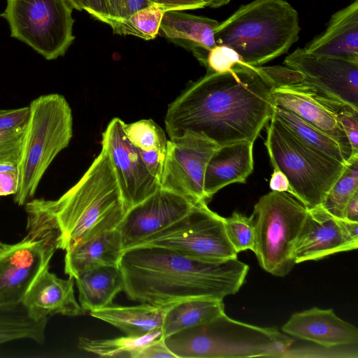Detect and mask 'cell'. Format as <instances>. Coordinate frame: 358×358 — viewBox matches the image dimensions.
<instances>
[{
    "mask_svg": "<svg viewBox=\"0 0 358 358\" xmlns=\"http://www.w3.org/2000/svg\"><path fill=\"white\" fill-rule=\"evenodd\" d=\"M274 86L262 66L246 64L223 73H206L168 106L170 138L199 134L219 146L254 143L273 113Z\"/></svg>",
    "mask_w": 358,
    "mask_h": 358,
    "instance_id": "1",
    "label": "cell"
},
{
    "mask_svg": "<svg viewBox=\"0 0 358 358\" xmlns=\"http://www.w3.org/2000/svg\"><path fill=\"white\" fill-rule=\"evenodd\" d=\"M119 267L129 299L162 308L189 299L223 300L238 292L249 271L237 258L204 262L155 246L124 250Z\"/></svg>",
    "mask_w": 358,
    "mask_h": 358,
    "instance_id": "2",
    "label": "cell"
},
{
    "mask_svg": "<svg viewBox=\"0 0 358 358\" xmlns=\"http://www.w3.org/2000/svg\"><path fill=\"white\" fill-rule=\"evenodd\" d=\"M27 227L50 231L57 249L68 250L103 231L116 229L127 208L104 147L82 178L57 200L25 204Z\"/></svg>",
    "mask_w": 358,
    "mask_h": 358,
    "instance_id": "3",
    "label": "cell"
},
{
    "mask_svg": "<svg viewBox=\"0 0 358 358\" xmlns=\"http://www.w3.org/2000/svg\"><path fill=\"white\" fill-rule=\"evenodd\" d=\"M298 12L285 0L241 6L214 31L217 45L233 48L245 64L262 66L286 53L299 39Z\"/></svg>",
    "mask_w": 358,
    "mask_h": 358,
    "instance_id": "4",
    "label": "cell"
},
{
    "mask_svg": "<svg viewBox=\"0 0 358 358\" xmlns=\"http://www.w3.org/2000/svg\"><path fill=\"white\" fill-rule=\"evenodd\" d=\"M164 341L176 358L282 357L294 343L275 327L240 322L225 313Z\"/></svg>",
    "mask_w": 358,
    "mask_h": 358,
    "instance_id": "5",
    "label": "cell"
},
{
    "mask_svg": "<svg viewBox=\"0 0 358 358\" xmlns=\"http://www.w3.org/2000/svg\"><path fill=\"white\" fill-rule=\"evenodd\" d=\"M29 106L30 116L17 165L19 187L14 196L18 206L32 199L46 170L73 136L72 112L64 96L42 95Z\"/></svg>",
    "mask_w": 358,
    "mask_h": 358,
    "instance_id": "6",
    "label": "cell"
},
{
    "mask_svg": "<svg viewBox=\"0 0 358 358\" xmlns=\"http://www.w3.org/2000/svg\"><path fill=\"white\" fill-rule=\"evenodd\" d=\"M264 145L273 168L285 175L291 194L307 209L322 203L347 164L306 145L273 115Z\"/></svg>",
    "mask_w": 358,
    "mask_h": 358,
    "instance_id": "7",
    "label": "cell"
},
{
    "mask_svg": "<svg viewBox=\"0 0 358 358\" xmlns=\"http://www.w3.org/2000/svg\"><path fill=\"white\" fill-rule=\"evenodd\" d=\"M308 213L287 192L271 191L261 196L251 215L255 227L253 252L261 267L284 277L294 267V249Z\"/></svg>",
    "mask_w": 358,
    "mask_h": 358,
    "instance_id": "8",
    "label": "cell"
},
{
    "mask_svg": "<svg viewBox=\"0 0 358 358\" xmlns=\"http://www.w3.org/2000/svg\"><path fill=\"white\" fill-rule=\"evenodd\" d=\"M73 8L68 0H6L1 17L11 37L53 60L64 56L75 39Z\"/></svg>",
    "mask_w": 358,
    "mask_h": 358,
    "instance_id": "9",
    "label": "cell"
},
{
    "mask_svg": "<svg viewBox=\"0 0 358 358\" xmlns=\"http://www.w3.org/2000/svg\"><path fill=\"white\" fill-rule=\"evenodd\" d=\"M137 246H155L204 262L237 258L226 233L224 217L206 203H196L184 216L141 241Z\"/></svg>",
    "mask_w": 358,
    "mask_h": 358,
    "instance_id": "10",
    "label": "cell"
},
{
    "mask_svg": "<svg viewBox=\"0 0 358 358\" xmlns=\"http://www.w3.org/2000/svg\"><path fill=\"white\" fill-rule=\"evenodd\" d=\"M57 250L53 233L27 229L18 243L0 252V305L21 303Z\"/></svg>",
    "mask_w": 358,
    "mask_h": 358,
    "instance_id": "11",
    "label": "cell"
},
{
    "mask_svg": "<svg viewBox=\"0 0 358 358\" xmlns=\"http://www.w3.org/2000/svg\"><path fill=\"white\" fill-rule=\"evenodd\" d=\"M218 147L208 138L192 133L168 140L159 187L194 203H207L203 189L205 171Z\"/></svg>",
    "mask_w": 358,
    "mask_h": 358,
    "instance_id": "12",
    "label": "cell"
},
{
    "mask_svg": "<svg viewBox=\"0 0 358 358\" xmlns=\"http://www.w3.org/2000/svg\"><path fill=\"white\" fill-rule=\"evenodd\" d=\"M284 64L304 76L303 83L358 110V62L313 55L298 48Z\"/></svg>",
    "mask_w": 358,
    "mask_h": 358,
    "instance_id": "13",
    "label": "cell"
},
{
    "mask_svg": "<svg viewBox=\"0 0 358 358\" xmlns=\"http://www.w3.org/2000/svg\"><path fill=\"white\" fill-rule=\"evenodd\" d=\"M124 124L121 119L113 118L102 133L101 143L109 156L127 211L160 187L146 169L138 150L127 138Z\"/></svg>",
    "mask_w": 358,
    "mask_h": 358,
    "instance_id": "14",
    "label": "cell"
},
{
    "mask_svg": "<svg viewBox=\"0 0 358 358\" xmlns=\"http://www.w3.org/2000/svg\"><path fill=\"white\" fill-rule=\"evenodd\" d=\"M196 203L182 195L159 187L147 199L127 210L116 227L123 250L136 246L169 226L187 213Z\"/></svg>",
    "mask_w": 358,
    "mask_h": 358,
    "instance_id": "15",
    "label": "cell"
},
{
    "mask_svg": "<svg viewBox=\"0 0 358 358\" xmlns=\"http://www.w3.org/2000/svg\"><path fill=\"white\" fill-rule=\"evenodd\" d=\"M274 106L284 108L336 139L341 146L348 162L352 150L338 119L345 105L322 94L302 82L273 89L271 94Z\"/></svg>",
    "mask_w": 358,
    "mask_h": 358,
    "instance_id": "16",
    "label": "cell"
},
{
    "mask_svg": "<svg viewBox=\"0 0 358 358\" xmlns=\"http://www.w3.org/2000/svg\"><path fill=\"white\" fill-rule=\"evenodd\" d=\"M358 241L349 234L345 220L337 219L320 206L308 209L294 249L295 264L318 260L332 254L357 249Z\"/></svg>",
    "mask_w": 358,
    "mask_h": 358,
    "instance_id": "17",
    "label": "cell"
},
{
    "mask_svg": "<svg viewBox=\"0 0 358 358\" xmlns=\"http://www.w3.org/2000/svg\"><path fill=\"white\" fill-rule=\"evenodd\" d=\"M286 334L324 348L357 345L358 329L333 309L313 307L294 313L282 327Z\"/></svg>",
    "mask_w": 358,
    "mask_h": 358,
    "instance_id": "18",
    "label": "cell"
},
{
    "mask_svg": "<svg viewBox=\"0 0 358 358\" xmlns=\"http://www.w3.org/2000/svg\"><path fill=\"white\" fill-rule=\"evenodd\" d=\"M21 303L36 321L57 314L77 316L85 313L76 299L74 278H58L49 271V265L34 281Z\"/></svg>",
    "mask_w": 358,
    "mask_h": 358,
    "instance_id": "19",
    "label": "cell"
},
{
    "mask_svg": "<svg viewBox=\"0 0 358 358\" xmlns=\"http://www.w3.org/2000/svg\"><path fill=\"white\" fill-rule=\"evenodd\" d=\"M253 144L240 141L219 146L215 150L204 176L203 189L208 201L228 185L245 182L253 171Z\"/></svg>",
    "mask_w": 358,
    "mask_h": 358,
    "instance_id": "20",
    "label": "cell"
},
{
    "mask_svg": "<svg viewBox=\"0 0 358 358\" xmlns=\"http://www.w3.org/2000/svg\"><path fill=\"white\" fill-rule=\"evenodd\" d=\"M303 48L313 55L358 62V0L334 13L326 29Z\"/></svg>",
    "mask_w": 358,
    "mask_h": 358,
    "instance_id": "21",
    "label": "cell"
},
{
    "mask_svg": "<svg viewBox=\"0 0 358 358\" xmlns=\"http://www.w3.org/2000/svg\"><path fill=\"white\" fill-rule=\"evenodd\" d=\"M184 11H166L161 21L159 34L192 53L208 52L217 45L214 31L219 22L214 19Z\"/></svg>",
    "mask_w": 358,
    "mask_h": 358,
    "instance_id": "22",
    "label": "cell"
},
{
    "mask_svg": "<svg viewBox=\"0 0 358 358\" xmlns=\"http://www.w3.org/2000/svg\"><path fill=\"white\" fill-rule=\"evenodd\" d=\"M123 252L119 231L116 229L103 231L66 251L64 272L74 278L94 267L119 266Z\"/></svg>",
    "mask_w": 358,
    "mask_h": 358,
    "instance_id": "23",
    "label": "cell"
},
{
    "mask_svg": "<svg viewBox=\"0 0 358 358\" xmlns=\"http://www.w3.org/2000/svg\"><path fill=\"white\" fill-rule=\"evenodd\" d=\"M79 303L83 310L92 311L113 303L124 289V278L119 266H101L87 269L74 278Z\"/></svg>",
    "mask_w": 358,
    "mask_h": 358,
    "instance_id": "24",
    "label": "cell"
},
{
    "mask_svg": "<svg viewBox=\"0 0 358 358\" xmlns=\"http://www.w3.org/2000/svg\"><path fill=\"white\" fill-rule=\"evenodd\" d=\"M164 308L148 303L133 306L110 304L90 312L91 316L104 321L127 336H141L162 329Z\"/></svg>",
    "mask_w": 358,
    "mask_h": 358,
    "instance_id": "25",
    "label": "cell"
},
{
    "mask_svg": "<svg viewBox=\"0 0 358 358\" xmlns=\"http://www.w3.org/2000/svg\"><path fill=\"white\" fill-rule=\"evenodd\" d=\"M224 313L223 300L189 299L164 308L162 327L166 338L187 328L202 324Z\"/></svg>",
    "mask_w": 358,
    "mask_h": 358,
    "instance_id": "26",
    "label": "cell"
},
{
    "mask_svg": "<svg viewBox=\"0 0 358 358\" xmlns=\"http://www.w3.org/2000/svg\"><path fill=\"white\" fill-rule=\"evenodd\" d=\"M48 321L31 318L22 303L0 305V345L22 339L43 344Z\"/></svg>",
    "mask_w": 358,
    "mask_h": 358,
    "instance_id": "27",
    "label": "cell"
},
{
    "mask_svg": "<svg viewBox=\"0 0 358 358\" xmlns=\"http://www.w3.org/2000/svg\"><path fill=\"white\" fill-rule=\"evenodd\" d=\"M273 115L306 145L337 161L348 163L341 146L330 135L280 107L274 106Z\"/></svg>",
    "mask_w": 358,
    "mask_h": 358,
    "instance_id": "28",
    "label": "cell"
},
{
    "mask_svg": "<svg viewBox=\"0 0 358 358\" xmlns=\"http://www.w3.org/2000/svg\"><path fill=\"white\" fill-rule=\"evenodd\" d=\"M162 336V329L151 331L141 336H125L114 338H79L78 347L83 350L106 357H129L141 348Z\"/></svg>",
    "mask_w": 358,
    "mask_h": 358,
    "instance_id": "29",
    "label": "cell"
},
{
    "mask_svg": "<svg viewBox=\"0 0 358 358\" xmlns=\"http://www.w3.org/2000/svg\"><path fill=\"white\" fill-rule=\"evenodd\" d=\"M165 7L154 3L139 10L127 18L121 20H108L113 32L118 35H130L145 41L152 40L159 34Z\"/></svg>",
    "mask_w": 358,
    "mask_h": 358,
    "instance_id": "30",
    "label": "cell"
},
{
    "mask_svg": "<svg viewBox=\"0 0 358 358\" xmlns=\"http://www.w3.org/2000/svg\"><path fill=\"white\" fill-rule=\"evenodd\" d=\"M357 192L358 155L351 157L320 206L333 217L345 220L346 206Z\"/></svg>",
    "mask_w": 358,
    "mask_h": 358,
    "instance_id": "31",
    "label": "cell"
},
{
    "mask_svg": "<svg viewBox=\"0 0 358 358\" xmlns=\"http://www.w3.org/2000/svg\"><path fill=\"white\" fill-rule=\"evenodd\" d=\"M124 133L137 149L166 155L167 142L163 129L151 119H143L124 124Z\"/></svg>",
    "mask_w": 358,
    "mask_h": 358,
    "instance_id": "32",
    "label": "cell"
},
{
    "mask_svg": "<svg viewBox=\"0 0 358 358\" xmlns=\"http://www.w3.org/2000/svg\"><path fill=\"white\" fill-rule=\"evenodd\" d=\"M224 221L227 237L234 250L237 253L253 250L255 227L252 216L234 212L230 217H224Z\"/></svg>",
    "mask_w": 358,
    "mask_h": 358,
    "instance_id": "33",
    "label": "cell"
},
{
    "mask_svg": "<svg viewBox=\"0 0 358 358\" xmlns=\"http://www.w3.org/2000/svg\"><path fill=\"white\" fill-rule=\"evenodd\" d=\"M27 126L14 129L0 130V166L19 164Z\"/></svg>",
    "mask_w": 358,
    "mask_h": 358,
    "instance_id": "34",
    "label": "cell"
},
{
    "mask_svg": "<svg viewBox=\"0 0 358 358\" xmlns=\"http://www.w3.org/2000/svg\"><path fill=\"white\" fill-rule=\"evenodd\" d=\"M245 64L240 55L224 45H216L210 50L201 64L206 73H223Z\"/></svg>",
    "mask_w": 358,
    "mask_h": 358,
    "instance_id": "35",
    "label": "cell"
},
{
    "mask_svg": "<svg viewBox=\"0 0 358 358\" xmlns=\"http://www.w3.org/2000/svg\"><path fill=\"white\" fill-rule=\"evenodd\" d=\"M108 20H121L155 3V0H106Z\"/></svg>",
    "mask_w": 358,
    "mask_h": 358,
    "instance_id": "36",
    "label": "cell"
},
{
    "mask_svg": "<svg viewBox=\"0 0 358 358\" xmlns=\"http://www.w3.org/2000/svg\"><path fill=\"white\" fill-rule=\"evenodd\" d=\"M338 122L352 150V157L358 155V110L344 106L338 114Z\"/></svg>",
    "mask_w": 358,
    "mask_h": 358,
    "instance_id": "37",
    "label": "cell"
},
{
    "mask_svg": "<svg viewBox=\"0 0 358 358\" xmlns=\"http://www.w3.org/2000/svg\"><path fill=\"white\" fill-rule=\"evenodd\" d=\"M262 67L273 83L274 89L298 84L302 83L304 79L303 73L288 66H272Z\"/></svg>",
    "mask_w": 358,
    "mask_h": 358,
    "instance_id": "38",
    "label": "cell"
},
{
    "mask_svg": "<svg viewBox=\"0 0 358 358\" xmlns=\"http://www.w3.org/2000/svg\"><path fill=\"white\" fill-rule=\"evenodd\" d=\"M29 116V106L15 109H0V130L24 127L27 125Z\"/></svg>",
    "mask_w": 358,
    "mask_h": 358,
    "instance_id": "39",
    "label": "cell"
},
{
    "mask_svg": "<svg viewBox=\"0 0 358 358\" xmlns=\"http://www.w3.org/2000/svg\"><path fill=\"white\" fill-rule=\"evenodd\" d=\"M176 358L166 345L164 338L155 340L141 348L134 358Z\"/></svg>",
    "mask_w": 358,
    "mask_h": 358,
    "instance_id": "40",
    "label": "cell"
},
{
    "mask_svg": "<svg viewBox=\"0 0 358 358\" xmlns=\"http://www.w3.org/2000/svg\"><path fill=\"white\" fill-rule=\"evenodd\" d=\"M19 187L17 166L0 169V196L15 194Z\"/></svg>",
    "mask_w": 358,
    "mask_h": 358,
    "instance_id": "41",
    "label": "cell"
},
{
    "mask_svg": "<svg viewBox=\"0 0 358 358\" xmlns=\"http://www.w3.org/2000/svg\"><path fill=\"white\" fill-rule=\"evenodd\" d=\"M138 151L146 169L157 180L159 184L163 172L165 155L155 151L141 150H138Z\"/></svg>",
    "mask_w": 358,
    "mask_h": 358,
    "instance_id": "42",
    "label": "cell"
},
{
    "mask_svg": "<svg viewBox=\"0 0 358 358\" xmlns=\"http://www.w3.org/2000/svg\"><path fill=\"white\" fill-rule=\"evenodd\" d=\"M167 10H187L207 7L206 0H155Z\"/></svg>",
    "mask_w": 358,
    "mask_h": 358,
    "instance_id": "43",
    "label": "cell"
},
{
    "mask_svg": "<svg viewBox=\"0 0 358 358\" xmlns=\"http://www.w3.org/2000/svg\"><path fill=\"white\" fill-rule=\"evenodd\" d=\"M85 9L90 15L102 22L108 18L106 0H85Z\"/></svg>",
    "mask_w": 358,
    "mask_h": 358,
    "instance_id": "44",
    "label": "cell"
},
{
    "mask_svg": "<svg viewBox=\"0 0 358 358\" xmlns=\"http://www.w3.org/2000/svg\"><path fill=\"white\" fill-rule=\"evenodd\" d=\"M269 187L272 191L287 192L291 194V188L287 178L280 171L273 169Z\"/></svg>",
    "mask_w": 358,
    "mask_h": 358,
    "instance_id": "45",
    "label": "cell"
},
{
    "mask_svg": "<svg viewBox=\"0 0 358 358\" xmlns=\"http://www.w3.org/2000/svg\"><path fill=\"white\" fill-rule=\"evenodd\" d=\"M345 220L358 222V192L355 194L346 206Z\"/></svg>",
    "mask_w": 358,
    "mask_h": 358,
    "instance_id": "46",
    "label": "cell"
},
{
    "mask_svg": "<svg viewBox=\"0 0 358 358\" xmlns=\"http://www.w3.org/2000/svg\"><path fill=\"white\" fill-rule=\"evenodd\" d=\"M231 0H206L207 7L210 8H219L227 5L230 2Z\"/></svg>",
    "mask_w": 358,
    "mask_h": 358,
    "instance_id": "47",
    "label": "cell"
},
{
    "mask_svg": "<svg viewBox=\"0 0 358 358\" xmlns=\"http://www.w3.org/2000/svg\"><path fill=\"white\" fill-rule=\"evenodd\" d=\"M72 7L79 11L85 10V0H68Z\"/></svg>",
    "mask_w": 358,
    "mask_h": 358,
    "instance_id": "48",
    "label": "cell"
},
{
    "mask_svg": "<svg viewBox=\"0 0 358 358\" xmlns=\"http://www.w3.org/2000/svg\"><path fill=\"white\" fill-rule=\"evenodd\" d=\"M7 245L8 244L3 243L0 241V252L3 250L7 246Z\"/></svg>",
    "mask_w": 358,
    "mask_h": 358,
    "instance_id": "49",
    "label": "cell"
}]
</instances>
